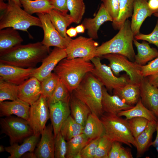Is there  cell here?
Returning a JSON list of instances; mask_svg holds the SVG:
<instances>
[{"instance_id": "obj_1", "label": "cell", "mask_w": 158, "mask_h": 158, "mask_svg": "<svg viewBox=\"0 0 158 158\" xmlns=\"http://www.w3.org/2000/svg\"><path fill=\"white\" fill-rule=\"evenodd\" d=\"M49 49L41 42L21 44L0 53V63L21 68H33L48 55Z\"/></svg>"}, {"instance_id": "obj_2", "label": "cell", "mask_w": 158, "mask_h": 158, "mask_svg": "<svg viewBox=\"0 0 158 158\" xmlns=\"http://www.w3.org/2000/svg\"><path fill=\"white\" fill-rule=\"evenodd\" d=\"M90 61L83 58H65L58 63L54 73L71 93L76 88L87 73L91 72L94 66Z\"/></svg>"}, {"instance_id": "obj_3", "label": "cell", "mask_w": 158, "mask_h": 158, "mask_svg": "<svg viewBox=\"0 0 158 158\" xmlns=\"http://www.w3.org/2000/svg\"><path fill=\"white\" fill-rule=\"evenodd\" d=\"M134 38L130 22L127 19L113 38L97 47L96 57H100L109 54H118L134 62L135 55L133 46Z\"/></svg>"}, {"instance_id": "obj_4", "label": "cell", "mask_w": 158, "mask_h": 158, "mask_svg": "<svg viewBox=\"0 0 158 158\" xmlns=\"http://www.w3.org/2000/svg\"><path fill=\"white\" fill-rule=\"evenodd\" d=\"M103 86L91 72H89L71 93L85 104L92 113L99 117L104 112L102 105Z\"/></svg>"}, {"instance_id": "obj_5", "label": "cell", "mask_w": 158, "mask_h": 158, "mask_svg": "<svg viewBox=\"0 0 158 158\" xmlns=\"http://www.w3.org/2000/svg\"><path fill=\"white\" fill-rule=\"evenodd\" d=\"M32 26L42 28L40 18L28 13L12 1H8L5 8L0 11V30L10 27L28 32Z\"/></svg>"}, {"instance_id": "obj_6", "label": "cell", "mask_w": 158, "mask_h": 158, "mask_svg": "<svg viewBox=\"0 0 158 158\" xmlns=\"http://www.w3.org/2000/svg\"><path fill=\"white\" fill-rule=\"evenodd\" d=\"M100 119L104 134L112 141H117L132 147L135 146V138L130 130L127 120L117 115L105 113Z\"/></svg>"}, {"instance_id": "obj_7", "label": "cell", "mask_w": 158, "mask_h": 158, "mask_svg": "<svg viewBox=\"0 0 158 158\" xmlns=\"http://www.w3.org/2000/svg\"><path fill=\"white\" fill-rule=\"evenodd\" d=\"M0 125L2 133L9 137L11 145L21 142L33 134L28 121L17 116L1 118Z\"/></svg>"}, {"instance_id": "obj_8", "label": "cell", "mask_w": 158, "mask_h": 158, "mask_svg": "<svg viewBox=\"0 0 158 158\" xmlns=\"http://www.w3.org/2000/svg\"><path fill=\"white\" fill-rule=\"evenodd\" d=\"M90 61L94 66L91 73L110 92L124 86L131 82L127 74L123 75L119 77L115 76L108 66L101 63L100 57H95Z\"/></svg>"}, {"instance_id": "obj_9", "label": "cell", "mask_w": 158, "mask_h": 158, "mask_svg": "<svg viewBox=\"0 0 158 158\" xmlns=\"http://www.w3.org/2000/svg\"><path fill=\"white\" fill-rule=\"evenodd\" d=\"M109 62L108 66L115 75H118L121 71L125 72L131 82L139 83L143 78L140 66L135 61L128 59L126 56L118 54H109L101 56Z\"/></svg>"}, {"instance_id": "obj_10", "label": "cell", "mask_w": 158, "mask_h": 158, "mask_svg": "<svg viewBox=\"0 0 158 158\" xmlns=\"http://www.w3.org/2000/svg\"><path fill=\"white\" fill-rule=\"evenodd\" d=\"M98 45V43L92 39L80 36L75 39H72L65 49L66 58H81L90 61L96 57Z\"/></svg>"}, {"instance_id": "obj_11", "label": "cell", "mask_w": 158, "mask_h": 158, "mask_svg": "<svg viewBox=\"0 0 158 158\" xmlns=\"http://www.w3.org/2000/svg\"><path fill=\"white\" fill-rule=\"evenodd\" d=\"M49 118L47 99L42 94L36 102L30 105L28 121L33 134L40 135Z\"/></svg>"}, {"instance_id": "obj_12", "label": "cell", "mask_w": 158, "mask_h": 158, "mask_svg": "<svg viewBox=\"0 0 158 158\" xmlns=\"http://www.w3.org/2000/svg\"><path fill=\"white\" fill-rule=\"evenodd\" d=\"M42 25L44 31V37L41 42L48 48L54 46L65 49L72 39L70 37H62L52 24L47 13H37Z\"/></svg>"}, {"instance_id": "obj_13", "label": "cell", "mask_w": 158, "mask_h": 158, "mask_svg": "<svg viewBox=\"0 0 158 158\" xmlns=\"http://www.w3.org/2000/svg\"><path fill=\"white\" fill-rule=\"evenodd\" d=\"M65 49L56 47L42 61L41 65L34 69L32 77L40 82L49 76L59 62L66 58Z\"/></svg>"}, {"instance_id": "obj_14", "label": "cell", "mask_w": 158, "mask_h": 158, "mask_svg": "<svg viewBox=\"0 0 158 158\" xmlns=\"http://www.w3.org/2000/svg\"><path fill=\"white\" fill-rule=\"evenodd\" d=\"M35 68L0 63V80L18 85L32 77Z\"/></svg>"}, {"instance_id": "obj_15", "label": "cell", "mask_w": 158, "mask_h": 158, "mask_svg": "<svg viewBox=\"0 0 158 158\" xmlns=\"http://www.w3.org/2000/svg\"><path fill=\"white\" fill-rule=\"evenodd\" d=\"M140 98L143 105L158 117V88L143 77L140 83Z\"/></svg>"}, {"instance_id": "obj_16", "label": "cell", "mask_w": 158, "mask_h": 158, "mask_svg": "<svg viewBox=\"0 0 158 158\" xmlns=\"http://www.w3.org/2000/svg\"><path fill=\"white\" fill-rule=\"evenodd\" d=\"M51 124L46 126L41 133V138L34 153L37 158H54L55 137Z\"/></svg>"}, {"instance_id": "obj_17", "label": "cell", "mask_w": 158, "mask_h": 158, "mask_svg": "<svg viewBox=\"0 0 158 158\" xmlns=\"http://www.w3.org/2000/svg\"><path fill=\"white\" fill-rule=\"evenodd\" d=\"M48 105L50 118L55 136L60 132L63 122L70 115V102L60 101Z\"/></svg>"}, {"instance_id": "obj_18", "label": "cell", "mask_w": 158, "mask_h": 158, "mask_svg": "<svg viewBox=\"0 0 158 158\" xmlns=\"http://www.w3.org/2000/svg\"><path fill=\"white\" fill-rule=\"evenodd\" d=\"M42 94L41 82L32 77L19 85L18 98L30 105L36 102Z\"/></svg>"}, {"instance_id": "obj_19", "label": "cell", "mask_w": 158, "mask_h": 158, "mask_svg": "<svg viewBox=\"0 0 158 158\" xmlns=\"http://www.w3.org/2000/svg\"><path fill=\"white\" fill-rule=\"evenodd\" d=\"M156 12L149 8L147 0H135L132 20L131 30L134 35L139 33L140 27L145 19Z\"/></svg>"}, {"instance_id": "obj_20", "label": "cell", "mask_w": 158, "mask_h": 158, "mask_svg": "<svg viewBox=\"0 0 158 158\" xmlns=\"http://www.w3.org/2000/svg\"><path fill=\"white\" fill-rule=\"evenodd\" d=\"M30 105L18 98L11 101L0 103V116H8L12 115L28 121Z\"/></svg>"}, {"instance_id": "obj_21", "label": "cell", "mask_w": 158, "mask_h": 158, "mask_svg": "<svg viewBox=\"0 0 158 158\" xmlns=\"http://www.w3.org/2000/svg\"><path fill=\"white\" fill-rule=\"evenodd\" d=\"M108 21L112 22L113 20L102 3L95 16L93 18H85L82 24L87 30L89 37L97 39L98 38V31L100 27Z\"/></svg>"}, {"instance_id": "obj_22", "label": "cell", "mask_w": 158, "mask_h": 158, "mask_svg": "<svg viewBox=\"0 0 158 158\" xmlns=\"http://www.w3.org/2000/svg\"><path fill=\"white\" fill-rule=\"evenodd\" d=\"M102 105L104 112L116 115L121 111L129 109L134 106L126 104L116 95L109 94L104 86L102 87Z\"/></svg>"}, {"instance_id": "obj_23", "label": "cell", "mask_w": 158, "mask_h": 158, "mask_svg": "<svg viewBox=\"0 0 158 158\" xmlns=\"http://www.w3.org/2000/svg\"><path fill=\"white\" fill-rule=\"evenodd\" d=\"M157 121H149L147 127L135 138V145L137 150V157H142L151 146L153 133L156 131Z\"/></svg>"}, {"instance_id": "obj_24", "label": "cell", "mask_w": 158, "mask_h": 158, "mask_svg": "<svg viewBox=\"0 0 158 158\" xmlns=\"http://www.w3.org/2000/svg\"><path fill=\"white\" fill-rule=\"evenodd\" d=\"M113 95L118 96L128 105L134 106L140 99L139 83L131 82L124 86L114 89Z\"/></svg>"}, {"instance_id": "obj_25", "label": "cell", "mask_w": 158, "mask_h": 158, "mask_svg": "<svg viewBox=\"0 0 158 158\" xmlns=\"http://www.w3.org/2000/svg\"><path fill=\"white\" fill-rule=\"evenodd\" d=\"M40 135L33 134L24 139L21 145L16 143L5 147V151L10 154L8 158H20L26 152H34Z\"/></svg>"}, {"instance_id": "obj_26", "label": "cell", "mask_w": 158, "mask_h": 158, "mask_svg": "<svg viewBox=\"0 0 158 158\" xmlns=\"http://www.w3.org/2000/svg\"><path fill=\"white\" fill-rule=\"evenodd\" d=\"M47 14L52 24L60 35L64 37H69L66 33L67 28L74 23L70 14L55 8L51 9Z\"/></svg>"}, {"instance_id": "obj_27", "label": "cell", "mask_w": 158, "mask_h": 158, "mask_svg": "<svg viewBox=\"0 0 158 158\" xmlns=\"http://www.w3.org/2000/svg\"><path fill=\"white\" fill-rule=\"evenodd\" d=\"M23 41L17 30L10 27L0 30V53L21 44Z\"/></svg>"}, {"instance_id": "obj_28", "label": "cell", "mask_w": 158, "mask_h": 158, "mask_svg": "<svg viewBox=\"0 0 158 158\" xmlns=\"http://www.w3.org/2000/svg\"><path fill=\"white\" fill-rule=\"evenodd\" d=\"M70 106L72 117L78 123L84 127L88 116L91 113L90 108L72 93Z\"/></svg>"}, {"instance_id": "obj_29", "label": "cell", "mask_w": 158, "mask_h": 158, "mask_svg": "<svg viewBox=\"0 0 158 158\" xmlns=\"http://www.w3.org/2000/svg\"><path fill=\"white\" fill-rule=\"evenodd\" d=\"M133 43L138 52L135 55L134 61L138 64L141 66L145 65L147 63L158 56V50L151 47L146 41L143 40L140 43L134 38Z\"/></svg>"}, {"instance_id": "obj_30", "label": "cell", "mask_w": 158, "mask_h": 158, "mask_svg": "<svg viewBox=\"0 0 158 158\" xmlns=\"http://www.w3.org/2000/svg\"><path fill=\"white\" fill-rule=\"evenodd\" d=\"M83 133L91 140L101 137L104 134L103 124L99 117L92 113L89 114L84 126Z\"/></svg>"}, {"instance_id": "obj_31", "label": "cell", "mask_w": 158, "mask_h": 158, "mask_svg": "<svg viewBox=\"0 0 158 158\" xmlns=\"http://www.w3.org/2000/svg\"><path fill=\"white\" fill-rule=\"evenodd\" d=\"M117 115L125 116L126 120L139 117L145 118L150 121H157L158 118L153 111L145 107L140 98L135 106L129 109L120 111Z\"/></svg>"}, {"instance_id": "obj_32", "label": "cell", "mask_w": 158, "mask_h": 158, "mask_svg": "<svg viewBox=\"0 0 158 158\" xmlns=\"http://www.w3.org/2000/svg\"><path fill=\"white\" fill-rule=\"evenodd\" d=\"M24 10L31 15L35 13H47L54 8L49 0H19Z\"/></svg>"}, {"instance_id": "obj_33", "label": "cell", "mask_w": 158, "mask_h": 158, "mask_svg": "<svg viewBox=\"0 0 158 158\" xmlns=\"http://www.w3.org/2000/svg\"><path fill=\"white\" fill-rule=\"evenodd\" d=\"M135 0H119V11L116 19L112 23L114 29L119 30L128 18L132 17Z\"/></svg>"}, {"instance_id": "obj_34", "label": "cell", "mask_w": 158, "mask_h": 158, "mask_svg": "<svg viewBox=\"0 0 158 158\" xmlns=\"http://www.w3.org/2000/svg\"><path fill=\"white\" fill-rule=\"evenodd\" d=\"M84 127L78 123L71 115L64 121L60 132L67 141L83 133Z\"/></svg>"}, {"instance_id": "obj_35", "label": "cell", "mask_w": 158, "mask_h": 158, "mask_svg": "<svg viewBox=\"0 0 158 158\" xmlns=\"http://www.w3.org/2000/svg\"><path fill=\"white\" fill-rule=\"evenodd\" d=\"M91 140L83 133L67 141L66 158H74Z\"/></svg>"}, {"instance_id": "obj_36", "label": "cell", "mask_w": 158, "mask_h": 158, "mask_svg": "<svg viewBox=\"0 0 158 158\" xmlns=\"http://www.w3.org/2000/svg\"><path fill=\"white\" fill-rule=\"evenodd\" d=\"M67 5L73 22L76 24L80 23L85 10L83 0H67Z\"/></svg>"}, {"instance_id": "obj_37", "label": "cell", "mask_w": 158, "mask_h": 158, "mask_svg": "<svg viewBox=\"0 0 158 158\" xmlns=\"http://www.w3.org/2000/svg\"><path fill=\"white\" fill-rule=\"evenodd\" d=\"M18 88L19 85L0 80V103L18 98Z\"/></svg>"}, {"instance_id": "obj_38", "label": "cell", "mask_w": 158, "mask_h": 158, "mask_svg": "<svg viewBox=\"0 0 158 158\" xmlns=\"http://www.w3.org/2000/svg\"><path fill=\"white\" fill-rule=\"evenodd\" d=\"M71 93L59 79L57 86L52 95L47 99L48 104L59 101L70 102Z\"/></svg>"}, {"instance_id": "obj_39", "label": "cell", "mask_w": 158, "mask_h": 158, "mask_svg": "<svg viewBox=\"0 0 158 158\" xmlns=\"http://www.w3.org/2000/svg\"><path fill=\"white\" fill-rule=\"evenodd\" d=\"M59 78L54 73H51L41 82L42 95L47 99L53 94L57 85Z\"/></svg>"}, {"instance_id": "obj_40", "label": "cell", "mask_w": 158, "mask_h": 158, "mask_svg": "<svg viewBox=\"0 0 158 158\" xmlns=\"http://www.w3.org/2000/svg\"><path fill=\"white\" fill-rule=\"evenodd\" d=\"M131 133L134 138L142 133L145 129L149 121L142 117H135L127 120Z\"/></svg>"}, {"instance_id": "obj_41", "label": "cell", "mask_w": 158, "mask_h": 158, "mask_svg": "<svg viewBox=\"0 0 158 158\" xmlns=\"http://www.w3.org/2000/svg\"><path fill=\"white\" fill-rule=\"evenodd\" d=\"M113 142L104 134L100 139L95 158H108Z\"/></svg>"}, {"instance_id": "obj_42", "label": "cell", "mask_w": 158, "mask_h": 158, "mask_svg": "<svg viewBox=\"0 0 158 158\" xmlns=\"http://www.w3.org/2000/svg\"><path fill=\"white\" fill-rule=\"evenodd\" d=\"M54 137V158H66L67 152L66 140L60 132Z\"/></svg>"}, {"instance_id": "obj_43", "label": "cell", "mask_w": 158, "mask_h": 158, "mask_svg": "<svg viewBox=\"0 0 158 158\" xmlns=\"http://www.w3.org/2000/svg\"><path fill=\"white\" fill-rule=\"evenodd\" d=\"M101 137L92 140L83 147L81 151L82 158H95Z\"/></svg>"}, {"instance_id": "obj_44", "label": "cell", "mask_w": 158, "mask_h": 158, "mask_svg": "<svg viewBox=\"0 0 158 158\" xmlns=\"http://www.w3.org/2000/svg\"><path fill=\"white\" fill-rule=\"evenodd\" d=\"M137 40L147 41L149 43L155 45L158 49V20L153 31L148 34H144L140 33L134 36Z\"/></svg>"}, {"instance_id": "obj_45", "label": "cell", "mask_w": 158, "mask_h": 158, "mask_svg": "<svg viewBox=\"0 0 158 158\" xmlns=\"http://www.w3.org/2000/svg\"><path fill=\"white\" fill-rule=\"evenodd\" d=\"M101 1L112 18L113 21L115 20L119 13V0H101Z\"/></svg>"}, {"instance_id": "obj_46", "label": "cell", "mask_w": 158, "mask_h": 158, "mask_svg": "<svg viewBox=\"0 0 158 158\" xmlns=\"http://www.w3.org/2000/svg\"><path fill=\"white\" fill-rule=\"evenodd\" d=\"M141 72L143 77L158 73V56L147 65L141 66Z\"/></svg>"}, {"instance_id": "obj_47", "label": "cell", "mask_w": 158, "mask_h": 158, "mask_svg": "<svg viewBox=\"0 0 158 158\" xmlns=\"http://www.w3.org/2000/svg\"><path fill=\"white\" fill-rule=\"evenodd\" d=\"M54 8L63 12L67 13L68 10L67 5V0H49Z\"/></svg>"}, {"instance_id": "obj_48", "label": "cell", "mask_w": 158, "mask_h": 158, "mask_svg": "<svg viewBox=\"0 0 158 158\" xmlns=\"http://www.w3.org/2000/svg\"><path fill=\"white\" fill-rule=\"evenodd\" d=\"M122 147L121 142L117 141H114L109 153L108 158H119Z\"/></svg>"}, {"instance_id": "obj_49", "label": "cell", "mask_w": 158, "mask_h": 158, "mask_svg": "<svg viewBox=\"0 0 158 158\" xmlns=\"http://www.w3.org/2000/svg\"><path fill=\"white\" fill-rule=\"evenodd\" d=\"M131 150L129 148L122 147L121 149L119 158H132Z\"/></svg>"}, {"instance_id": "obj_50", "label": "cell", "mask_w": 158, "mask_h": 158, "mask_svg": "<svg viewBox=\"0 0 158 158\" xmlns=\"http://www.w3.org/2000/svg\"><path fill=\"white\" fill-rule=\"evenodd\" d=\"M146 77L151 84L158 88V73Z\"/></svg>"}, {"instance_id": "obj_51", "label": "cell", "mask_w": 158, "mask_h": 158, "mask_svg": "<svg viewBox=\"0 0 158 158\" xmlns=\"http://www.w3.org/2000/svg\"><path fill=\"white\" fill-rule=\"evenodd\" d=\"M148 4L150 8L156 12H158V0H149Z\"/></svg>"}, {"instance_id": "obj_52", "label": "cell", "mask_w": 158, "mask_h": 158, "mask_svg": "<svg viewBox=\"0 0 158 158\" xmlns=\"http://www.w3.org/2000/svg\"><path fill=\"white\" fill-rule=\"evenodd\" d=\"M66 33L71 38L76 36L78 34L75 28L73 27H71L67 30Z\"/></svg>"}, {"instance_id": "obj_53", "label": "cell", "mask_w": 158, "mask_h": 158, "mask_svg": "<svg viewBox=\"0 0 158 158\" xmlns=\"http://www.w3.org/2000/svg\"><path fill=\"white\" fill-rule=\"evenodd\" d=\"M156 131L157 135L155 140L152 142L151 145L154 147L158 153V118L157 121V126Z\"/></svg>"}, {"instance_id": "obj_54", "label": "cell", "mask_w": 158, "mask_h": 158, "mask_svg": "<svg viewBox=\"0 0 158 158\" xmlns=\"http://www.w3.org/2000/svg\"><path fill=\"white\" fill-rule=\"evenodd\" d=\"M23 158H37L34 152H28L25 153L21 157Z\"/></svg>"}, {"instance_id": "obj_55", "label": "cell", "mask_w": 158, "mask_h": 158, "mask_svg": "<svg viewBox=\"0 0 158 158\" xmlns=\"http://www.w3.org/2000/svg\"><path fill=\"white\" fill-rule=\"evenodd\" d=\"M75 29L78 33H84L85 29V27L82 23L76 26Z\"/></svg>"}, {"instance_id": "obj_56", "label": "cell", "mask_w": 158, "mask_h": 158, "mask_svg": "<svg viewBox=\"0 0 158 158\" xmlns=\"http://www.w3.org/2000/svg\"><path fill=\"white\" fill-rule=\"evenodd\" d=\"M10 0L12 1L20 7H22L19 0H0L1 1H8Z\"/></svg>"}, {"instance_id": "obj_57", "label": "cell", "mask_w": 158, "mask_h": 158, "mask_svg": "<svg viewBox=\"0 0 158 158\" xmlns=\"http://www.w3.org/2000/svg\"><path fill=\"white\" fill-rule=\"evenodd\" d=\"M74 158H82L81 151L78 153L74 157Z\"/></svg>"}, {"instance_id": "obj_58", "label": "cell", "mask_w": 158, "mask_h": 158, "mask_svg": "<svg viewBox=\"0 0 158 158\" xmlns=\"http://www.w3.org/2000/svg\"><path fill=\"white\" fill-rule=\"evenodd\" d=\"M5 151V148L4 147V146L2 145H0V152H2Z\"/></svg>"}, {"instance_id": "obj_59", "label": "cell", "mask_w": 158, "mask_h": 158, "mask_svg": "<svg viewBox=\"0 0 158 158\" xmlns=\"http://www.w3.org/2000/svg\"><path fill=\"white\" fill-rule=\"evenodd\" d=\"M153 14L155 16L158 18V12L154 13Z\"/></svg>"}]
</instances>
